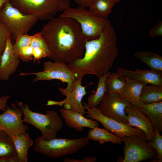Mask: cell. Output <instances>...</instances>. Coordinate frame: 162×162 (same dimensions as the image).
Here are the masks:
<instances>
[{
	"mask_svg": "<svg viewBox=\"0 0 162 162\" xmlns=\"http://www.w3.org/2000/svg\"><path fill=\"white\" fill-rule=\"evenodd\" d=\"M41 33L50 51V58L67 64L81 58L86 40L79 23L68 17L54 18L43 27Z\"/></svg>",
	"mask_w": 162,
	"mask_h": 162,
	"instance_id": "1",
	"label": "cell"
},
{
	"mask_svg": "<svg viewBox=\"0 0 162 162\" xmlns=\"http://www.w3.org/2000/svg\"><path fill=\"white\" fill-rule=\"evenodd\" d=\"M116 41L115 32L109 21L98 38L86 40L82 57L68 66L76 78L87 74L99 78L109 72L118 55Z\"/></svg>",
	"mask_w": 162,
	"mask_h": 162,
	"instance_id": "2",
	"label": "cell"
},
{
	"mask_svg": "<svg viewBox=\"0 0 162 162\" xmlns=\"http://www.w3.org/2000/svg\"><path fill=\"white\" fill-rule=\"evenodd\" d=\"M18 105L23 112L24 122L39 129L43 139L49 140L57 138L58 133L63 126L62 118L57 112L48 110L46 114H44L32 111L27 104L22 102H19Z\"/></svg>",
	"mask_w": 162,
	"mask_h": 162,
	"instance_id": "3",
	"label": "cell"
},
{
	"mask_svg": "<svg viewBox=\"0 0 162 162\" xmlns=\"http://www.w3.org/2000/svg\"><path fill=\"white\" fill-rule=\"evenodd\" d=\"M12 5L24 14L38 20H50L70 7L69 0H9Z\"/></svg>",
	"mask_w": 162,
	"mask_h": 162,
	"instance_id": "4",
	"label": "cell"
},
{
	"mask_svg": "<svg viewBox=\"0 0 162 162\" xmlns=\"http://www.w3.org/2000/svg\"><path fill=\"white\" fill-rule=\"evenodd\" d=\"M88 140L87 137H82L74 139L56 138L45 140L40 136L35 140L34 150L51 158H60L77 152L89 144Z\"/></svg>",
	"mask_w": 162,
	"mask_h": 162,
	"instance_id": "5",
	"label": "cell"
},
{
	"mask_svg": "<svg viewBox=\"0 0 162 162\" xmlns=\"http://www.w3.org/2000/svg\"><path fill=\"white\" fill-rule=\"evenodd\" d=\"M39 20L36 16L24 14L14 7L9 0L0 8V21L8 28L12 40L20 35L27 34Z\"/></svg>",
	"mask_w": 162,
	"mask_h": 162,
	"instance_id": "6",
	"label": "cell"
},
{
	"mask_svg": "<svg viewBox=\"0 0 162 162\" xmlns=\"http://www.w3.org/2000/svg\"><path fill=\"white\" fill-rule=\"evenodd\" d=\"M59 17L70 18L77 21L80 25L83 35L86 40L98 38L109 21L108 20L94 16L85 7L80 6L76 8L70 7L67 8Z\"/></svg>",
	"mask_w": 162,
	"mask_h": 162,
	"instance_id": "7",
	"label": "cell"
},
{
	"mask_svg": "<svg viewBox=\"0 0 162 162\" xmlns=\"http://www.w3.org/2000/svg\"><path fill=\"white\" fill-rule=\"evenodd\" d=\"M121 138L124 144L123 162H139L157 158L156 151L146 136H125Z\"/></svg>",
	"mask_w": 162,
	"mask_h": 162,
	"instance_id": "8",
	"label": "cell"
},
{
	"mask_svg": "<svg viewBox=\"0 0 162 162\" xmlns=\"http://www.w3.org/2000/svg\"><path fill=\"white\" fill-rule=\"evenodd\" d=\"M82 78H76L69 88L58 87L60 92L66 96L65 99L61 101L48 100L46 105H63L65 109L74 110L85 115L86 110L82 105V101L87 93L86 90V86L82 85Z\"/></svg>",
	"mask_w": 162,
	"mask_h": 162,
	"instance_id": "9",
	"label": "cell"
},
{
	"mask_svg": "<svg viewBox=\"0 0 162 162\" xmlns=\"http://www.w3.org/2000/svg\"><path fill=\"white\" fill-rule=\"evenodd\" d=\"M43 71L36 73H21L19 76L34 75L35 77L33 82L39 80L50 81L58 80L68 84L66 88H69L76 78L74 73L69 68L67 64L49 61L44 62Z\"/></svg>",
	"mask_w": 162,
	"mask_h": 162,
	"instance_id": "10",
	"label": "cell"
},
{
	"mask_svg": "<svg viewBox=\"0 0 162 162\" xmlns=\"http://www.w3.org/2000/svg\"><path fill=\"white\" fill-rule=\"evenodd\" d=\"M85 104L87 117L98 121L106 130L121 138L132 135L145 136L144 132L139 128L109 118L103 115L96 108H90L85 103Z\"/></svg>",
	"mask_w": 162,
	"mask_h": 162,
	"instance_id": "11",
	"label": "cell"
},
{
	"mask_svg": "<svg viewBox=\"0 0 162 162\" xmlns=\"http://www.w3.org/2000/svg\"><path fill=\"white\" fill-rule=\"evenodd\" d=\"M132 105L128 101L119 97L118 95L107 91L100 104L96 108L104 116L118 122L128 124L125 108Z\"/></svg>",
	"mask_w": 162,
	"mask_h": 162,
	"instance_id": "12",
	"label": "cell"
},
{
	"mask_svg": "<svg viewBox=\"0 0 162 162\" xmlns=\"http://www.w3.org/2000/svg\"><path fill=\"white\" fill-rule=\"evenodd\" d=\"M0 114V130L6 133L12 137L18 134H25L28 130L27 125L23 124V112L14 104Z\"/></svg>",
	"mask_w": 162,
	"mask_h": 162,
	"instance_id": "13",
	"label": "cell"
},
{
	"mask_svg": "<svg viewBox=\"0 0 162 162\" xmlns=\"http://www.w3.org/2000/svg\"><path fill=\"white\" fill-rule=\"evenodd\" d=\"M125 112L127 115L128 124L142 130L147 140L149 142H153L155 132L153 127L148 117L139 108L133 105L127 107Z\"/></svg>",
	"mask_w": 162,
	"mask_h": 162,
	"instance_id": "14",
	"label": "cell"
},
{
	"mask_svg": "<svg viewBox=\"0 0 162 162\" xmlns=\"http://www.w3.org/2000/svg\"><path fill=\"white\" fill-rule=\"evenodd\" d=\"M13 44L9 36L8 38L6 46L1 56L0 63V80H7L18 68L20 58L14 52Z\"/></svg>",
	"mask_w": 162,
	"mask_h": 162,
	"instance_id": "15",
	"label": "cell"
},
{
	"mask_svg": "<svg viewBox=\"0 0 162 162\" xmlns=\"http://www.w3.org/2000/svg\"><path fill=\"white\" fill-rule=\"evenodd\" d=\"M118 73L122 78L150 84L157 86H162V71L150 69L142 70L137 69L133 71L124 68H119Z\"/></svg>",
	"mask_w": 162,
	"mask_h": 162,
	"instance_id": "16",
	"label": "cell"
},
{
	"mask_svg": "<svg viewBox=\"0 0 162 162\" xmlns=\"http://www.w3.org/2000/svg\"><path fill=\"white\" fill-rule=\"evenodd\" d=\"M59 111L67 125L77 131H83L84 128L92 129L99 125L98 121L87 118L78 112L63 108Z\"/></svg>",
	"mask_w": 162,
	"mask_h": 162,
	"instance_id": "17",
	"label": "cell"
},
{
	"mask_svg": "<svg viewBox=\"0 0 162 162\" xmlns=\"http://www.w3.org/2000/svg\"><path fill=\"white\" fill-rule=\"evenodd\" d=\"M126 81L125 87L124 90L118 95L120 98L128 101L134 106L138 108L142 107L144 104L140 98L143 86L145 83L131 80L127 78H123Z\"/></svg>",
	"mask_w": 162,
	"mask_h": 162,
	"instance_id": "18",
	"label": "cell"
},
{
	"mask_svg": "<svg viewBox=\"0 0 162 162\" xmlns=\"http://www.w3.org/2000/svg\"><path fill=\"white\" fill-rule=\"evenodd\" d=\"M148 118L153 127L162 131V102L144 104L139 108Z\"/></svg>",
	"mask_w": 162,
	"mask_h": 162,
	"instance_id": "19",
	"label": "cell"
},
{
	"mask_svg": "<svg viewBox=\"0 0 162 162\" xmlns=\"http://www.w3.org/2000/svg\"><path fill=\"white\" fill-rule=\"evenodd\" d=\"M12 137V140L17 153L21 162L28 161V152L33 142L28 133L16 134Z\"/></svg>",
	"mask_w": 162,
	"mask_h": 162,
	"instance_id": "20",
	"label": "cell"
},
{
	"mask_svg": "<svg viewBox=\"0 0 162 162\" xmlns=\"http://www.w3.org/2000/svg\"><path fill=\"white\" fill-rule=\"evenodd\" d=\"M87 137L88 139L98 141L101 145L109 142L118 144L122 142L121 137L109 132L105 128H101L98 127L89 130Z\"/></svg>",
	"mask_w": 162,
	"mask_h": 162,
	"instance_id": "21",
	"label": "cell"
},
{
	"mask_svg": "<svg viewBox=\"0 0 162 162\" xmlns=\"http://www.w3.org/2000/svg\"><path fill=\"white\" fill-rule=\"evenodd\" d=\"M111 74L109 71L98 78L97 87L95 93L90 95L88 98L87 103H85L87 107L96 108L100 104L105 93L107 91L106 81Z\"/></svg>",
	"mask_w": 162,
	"mask_h": 162,
	"instance_id": "22",
	"label": "cell"
},
{
	"mask_svg": "<svg viewBox=\"0 0 162 162\" xmlns=\"http://www.w3.org/2000/svg\"><path fill=\"white\" fill-rule=\"evenodd\" d=\"M140 98L144 104L162 101V86L151 85H144L142 88Z\"/></svg>",
	"mask_w": 162,
	"mask_h": 162,
	"instance_id": "23",
	"label": "cell"
},
{
	"mask_svg": "<svg viewBox=\"0 0 162 162\" xmlns=\"http://www.w3.org/2000/svg\"><path fill=\"white\" fill-rule=\"evenodd\" d=\"M114 6L110 0H93L88 10L97 17L107 20Z\"/></svg>",
	"mask_w": 162,
	"mask_h": 162,
	"instance_id": "24",
	"label": "cell"
},
{
	"mask_svg": "<svg viewBox=\"0 0 162 162\" xmlns=\"http://www.w3.org/2000/svg\"><path fill=\"white\" fill-rule=\"evenodd\" d=\"M134 56L149 67L151 69L162 71V57L148 51H139Z\"/></svg>",
	"mask_w": 162,
	"mask_h": 162,
	"instance_id": "25",
	"label": "cell"
},
{
	"mask_svg": "<svg viewBox=\"0 0 162 162\" xmlns=\"http://www.w3.org/2000/svg\"><path fill=\"white\" fill-rule=\"evenodd\" d=\"M106 83L107 92L116 95H118L124 89L126 81L122 77L118 72L110 74L107 78Z\"/></svg>",
	"mask_w": 162,
	"mask_h": 162,
	"instance_id": "26",
	"label": "cell"
},
{
	"mask_svg": "<svg viewBox=\"0 0 162 162\" xmlns=\"http://www.w3.org/2000/svg\"><path fill=\"white\" fill-rule=\"evenodd\" d=\"M17 155L11 137L0 130V158Z\"/></svg>",
	"mask_w": 162,
	"mask_h": 162,
	"instance_id": "27",
	"label": "cell"
},
{
	"mask_svg": "<svg viewBox=\"0 0 162 162\" xmlns=\"http://www.w3.org/2000/svg\"><path fill=\"white\" fill-rule=\"evenodd\" d=\"M32 38V36L29 35L27 34L18 36L15 40L14 44L13 45L14 54L20 49L30 45Z\"/></svg>",
	"mask_w": 162,
	"mask_h": 162,
	"instance_id": "28",
	"label": "cell"
},
{
	"mask_svg": "<svg viewBox=\"0 0 162 162\" xmlns=\"http://www.w3.org/2000/svg\"><path fill=\"white\" fill-rule=\"evenodd\" d=\"M30 45L33 49L35 48H39L42 49L48 54L49 58L50 57V52L41 32L35 33L32 35Z\"/></svg>",
	"mask_w": 162,
	"mask_h": 162,
	"instance_id": "29",
	"label": "cell"
},
{
	"mask_svg": "<svg viewBox=\"0 0 162 162\" xmlns=\"http://www.w3.org/2000/svg\"><path fill=\"white\" fill-rule=\"evenodd\" d=\"M155 132V137L153 142H149L151 146L156 151L158 162L162 161V136L155 128L153 127Z\"/></svg>",
	"mask_w": 162,
	"mask_h": 162,
	"instance_id": "30",
	"label": "cell"
},
{
	"mask_svg": "<svg viewBox=\"0 0 162 162\" xmlns=\"http://www.w3.org/2000/svg\"><path fill=\"white\" fill-rule=\"evenodd\" d=\"M10 33L6 27L0 21V63L2 54L6 48Z\"/></svg>",
	"mask_w": 162,
	"mask_h": 162,
	"instance_id": "31",
	"label": "cell"
},
{
	"mask_svg": "<svg viewBox=\"0 0 162 162\" xmlns=\"http://www.w3.org/2000/svg\"><path fill=\"white\" fill-rule=\"evenodd\" d=\"M32 48L31 45L20 49L15 54L24 62L33 59Z\"/></svg>",
	"mask_w": 162,
	"mask_h": 162,
	"instance_id": "32",
	"label": "cell"
},
{
	"mask_svg": "<svg viewBox=\"0 0 162 162\" xmlns=\"http://www.w3.org/2000/svg\"><path fill=\"white\" fill-rule=\"evenodd\" d=\"M149 35L152 37L162 35V22L159 21L150 31Z\"/></svg>",
	"mask_w": 162,
	"mask_h": 162,
	"instance_id": "33",
	"label": "cell"
},
{
	"mask_svg": "<svg viewBox=\"0 0 162 162\" xmlns=\"http://www.w3.org/2000/svg\"><path fill=\"white\" fill-rule=\"evenodd\" d=\"M97 159L95 156L85 157L82 160H78L75 158H65L64 160V162H96Z\"/></svg>",
	"mask_w": 162,
	"mask_h": 162,
	"instance_id": "34",
	"label": "cell"
},
{
	"mask_svg": "<svg viewBox=\"0 0 162 162\" xmlns=\"http://www.w3.org/2000/svg\"><path fill=\"white\" fill-rule=\"evenodd\" d=\"M0 162H21L18 155L0 158Z\"/></svg>",
	"mask_w": 162,
	"mask_h": 162,
	"instance_id": "35",
	"label": "cell"
},
{
	"mask_svg": "<svg viewBox=\"0 0 162 162\" xmlns=\"http://www.w3.org/2000/svg\"><path fill=\"white\" fill-rule=\"evenodd\" d=\"M9 98L8 95L0 97V110L4 111L6 110L7 103Z\"/></svg>",
	"mask_w": 162,
	"mask_h": 162,
	"instance_id": "36",
	"label": "cell"
},
{
	"mask_svg": "<svg viewBox=\"0 0 162 162\" xmlns=\"http://www.w3.org/2000/svg\"><path fill=\"white\" fill-rule=\"evenodd\" d=\"M80 6L89 7L93 0H74Z\"/></svg>",
	"mask_w": 162,
	"mask_h": 162,
	"instance_id": "37",
	"label": "cell"
},
{
	"mask_svg": "<svg viewBox=\"0 0 162 162\" xmlns=\"http://www.w3.org/2000/svg\"><path fill=\"white\" fill-rule=\"evenodd\" d=\"M121 0H110L114 5L120 1Z\"/></svg>",
	"mask_w": 162,
	"mask_h": 162,
	"instance_id": "38",
	"label": "cell"
},
{
	"mask_svg": "<svg viewBox=\"0 0 162 162\" xmlns=\"http://www.w3.org/2000/svg\"><path fill=\"white\" fill-rule=\"evenodd\" d=\"M7 0H0V8Z\"/></svg>",
	"mask_w": 162,
	"mask_h": 162,
	"instance_id": "39",
	"label": "cell"
}]
</instances>
